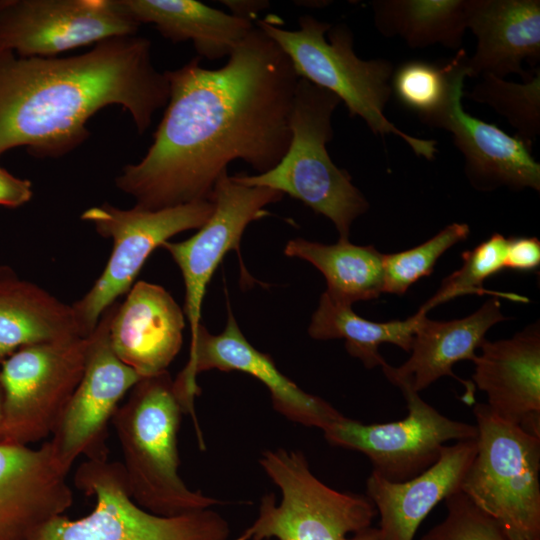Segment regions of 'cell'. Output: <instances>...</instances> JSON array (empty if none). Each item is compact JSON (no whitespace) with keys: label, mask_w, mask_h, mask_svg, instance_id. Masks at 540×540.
Returning <instances> with one entry per match:
<instances>
[{"label":"cell","mask_w":540,"mask_h":540,"mask_svg":"<svg viewBox=\"0 0 540 540\" xmlns=\"http://www.w3.org/2000/svg\"><path fill=\"white\" fill-rule=\"evenodd\" d=\"M48 442L39 449L0 442V540H26L73 502Z\"/></svg>","instance_id":"cell-16"},{"label":"cell","mask_w":540,"mask_h":540,"mask_svg":"<svg viewBox=\"0 0 540 540\" xmlns=\"http://www.w3.org/2000/svg\"><path fill=\"white\" fill-rule=\"evenodd\" d=\"M507 239L495 233L472 250L462 253L460 269L446 277L437 292L419 309L427 314L435 306L467 294H489L517 302H528L526 297L515 293L495 292L485 289L483 283L489 277L505 269Z\"/></svg>","instance_id":"cell-30"},{"label":"cell","mask_w":540,"mask_h":540,"mask_svg":"<svg viewBox=\"0 0 540 540\" xmlns=\"http://www.w3.org/2000/svg\"><path fill=\"white\" fill-rule=\"evenodd\" d=\"M139 26L118 0H0V50L22 57H56Z\"/></svg>","instance_id":"cell-13"},{"label":"cell","mask_w":540,"mask_h":540,"mask_svg":"<svg viewBox=\"0 0 540 540\" xmlns=\"http://www.w3.org/2000/svg\"><path fill=\"white\" fill-rule=\"evenodd\" d=\"M297 30L283 29L268 15L257 27L287 55L299 78L335 94L351 117H360L375 135H395L416 156L433 160L437 142L409 135L390 122L384 109L389 101L394 65L387 59L363 60L353 49V34L345 24L332 26L313 16L298 19Z\"/></svg>","instance_id":"cell-4"},{"label":"cell","mask_w":540,"mask_h":540,"mask_svg":"<svg viewBox=\"0 0 540 540\" xmlns=\"http://www.w3.org/2000/svg\"><path fill=\"white\" fill-rule=\"evenodd\" d=\"M88 337L22 347L2 362V441L28 445L52 434L79 384Z\"/></svg>","instance_id":"cell-10"},{"label":"cell","mask_w":540,"mask_h":540,"mask_svg":"<svg viewBox=\"0 0 540 540\" xmlns=\"http://www.w3.org/2000/svg\"><path fill=\"white\" fill-rule=\"evenodd\" d=\"M165 74L169 99L153 142L115 179L136 206L158 210L210 200L232 161L262 174L285 155L299 77L260 28L218 69L202 67L199 57Z\"/></svg>","instance_id":"cell-1"},{"label":"cell","mask_w":540,"mask_h":540,"mask_svg":"<svg viewBox=\"0 0 540 540\" xmlns=\"http://www.w3.org/2000/svg\"><path fill=\"white\" fill-rule=\"evenodd\" d=\"M168 99L167 76L144 37L110 38L69 57L0 50V156L19 146L36 157L64 156L87 140L88 120L110 105L128 111L143 134Z\"/></svg>","instance_id":"cell-2"},{"label":"cell","mask_w":540,"mask_h":540,"mask_svg":"<svg viewBox=\"0 0 540 540\" xmlns=\"http://www.w3.org/2000/svg\"><path fill=\"white\" fill-rule=\"evenodd\" d=\"M469 232L467 224L452 223L412 249L383 254V293L404 294L420 278L430 275L440 256L465 240Z\"/></svg>","instance_id":"cell-31"},{"label":"cell","mask_w":540,"mask_h":540,"mask_svg":"<svg viewBox=\"0 0 540 540\" xmlns=\"http://www.w3.org/2000/svg\"><path fill=\"white\" fill-rule=\"evenodd\" d=\"M231 14L252 21L257 14L269 6L267 1H222Z\"/></svg>","instance_id":"cell-35"},{"label":"cell","mask_w":540,"mask_h":540,"mask_svg":"<svg viewBox=\"0 0 540 540\" xmlns=\"http://www.w3.org/2000/svg\"><path fill=\"white\" fill-rule=\"evenodd\" d=\"M540 264V242L536 237L507 239L505 269L532 271Z\"/></svg>","instance_id":"cell-33"},{"label":"cell","mask_w":540,"mask_h":540,"mask_svg":"<svg viewBox=\"0 0 540 540\" xmlns=\"http://www.w3.org/2000/svg\"><path fill=\"white\" fill-rule=\"evenodd\" d=\"M77 337L71 305L0 268V363L22 347Z\"/></svg>","instance_id":"cell-24"},{"label":"cell","mask_w":540,"mask_h":540,"mask_svg":"<svg viewBox=\"0 0 540 540\" xmlns=\"http://www.w3.org/2000/svg\"><path fill=\"white\" fill-rule=\"evenodd\" d=\"M445 501L444 519L420 540H511L499 524L458 491Z\"/></svg>","instance_id":"cell-32"},{"label":"cell","mask_w":540,"mask_h":540,"mask_svg":"<svg viewBox=\"0 0 540 540\" xmlns=\"http://www.w3.org/2000/svg\"><path fill=\"white\" fill-rule=\"evenodd\" d=\"M260 464L280 488L262 497L256 520L234 540H344L371 526L376 509L367 496L337 491L310 470L301 451H265Z\"/></svg>","instance_id":"cell-8"},{"label":"cell","mask_w":540,"mask_h":540,"mask_svg":"<svg viewBox=\"0 0 540 540\" xmlns=\"http://www.w3.org/2000/svg\"><path fill=\"white\" fill-rule=\"evenodd\" d=\"M467 29L476 37L466 61L468 77L532 76L523 62L534 67L540 61L539 0H468Z\"/></svg>","instance_id":"cell-21"},{"label":"cell","mask_w":540,"mask_h":540,"mask_svg":"<svg viewBox=\"0 0 540 540\" xmlns=\"http://www.w3.org/2000/svg\"><path fill=\"white\" fill-rule=\"evenodd\" d=\"M182 413L166 370L141 378L112 417L129 493L140 507L159 516H179L221 504L190 490L178 474Z\"/></svg>","instance_id":"cell-3"},{"label":"cell","mask_w":540,"mask_h":540,"mask_svg":"<svg viewBox=\"0 0 540 540\" xmlns=\"http://www.w3.org/2000/svg\"><path fill=\"white\" fill-rule=\"evenodd\" d=\"M74 483L95 497L94 509L78 519L58 515L26 540H230L228 522L211 509L165 517L140 507L120 462L86 460Z\"/></svg>","instance_id":"cell-7"},{"label":"cell","mask_w":540,"mask_h":540,"mask_svg":"<svg viewBox=\"0 0 540 540\" xmlns=\"http://www.w3.org/2000/svg\"><path fill=\"white\" fill-rule=\"evenodd\" d=\"M467 58L468 54L461 48L442 64L418 59L405 61L394 69L391 92L403 107L430 126L456 90L464 86L468 77Z\"/></svg>","instance_id":"cell-28"},{"label":"cell","mask_w":540,"mask_h":540,"mask_svg":"<svg viewBox=\"0 0 540 540\" xmlns=\"http://www.w3.org/2000/svg\"><path fill=\"white\" fill-rule=\"evenodd\" d=\"M344 540H381L378 528L369 526L353 534L352 537H346Z\"/></svg>","instance_id":"cell-36"},{"label":"cell","mask_w":540,"mask_h":540,"mask_svg":"<svg viewBox=\"0 0 540 540\" xmlns=\"http://www.w3.org/2000/svg\"><path fill=\"white\" fill-rule=\"evenodd\" d=\"M505 319L498 297H492L462 319L434 321L424 315L415 330L410 358L401 366L385 363L381 368L392 384L417 393L439 378L451 376L466 387L463 400L473 404L474 384L458 378L452 367L462 360L473 361L486 332Z\"/></svg>","instance_id":"cell-22"},{"label":"cell","mask_w":540,"mask_h":540,"mask_svg":"<svg viewBox=\"0 0 540 540\" xmlns=\"http://www.w3.org/2000/svg\"><path fill=\"white\" fill-rule=\"evenodd\" d=\"M401 391L408 410L402 420L364 424L342 415L323 429L331 445L365 454L373 472L391 482L425 471L438 460L446 442L476 439L478 434L476 425L444 416L419 393Z\"/></svg>","instance_id":"cell-11"},{"label":"cell","mask_w":540,"mask_h":540,"mask_svg":"<svg viewBox=\"0 0 540 540\" xmlns=\"http://www.w3.org/2000/svg\"><path fill=\"white\" fill-rule=\"evenodd\" d=\"M136 22L153 24L173 43L192 41L200 57L229 56L255 27L252 21L195 0H118Z\"/></svg>","instance_id":"cell-23"},{"label":"cell","mask_w":540,"mask_h":540,"mask_svg":"<svg viewBox=\"0 0 540 540\" xmlns=\"http://www.w3.org/2000/svg\"><path fill=\"white\" fill-rule=\"evenodd\" d=\"M284 254L314 265L325 277V293L333 300L351 305L383 293V254L373 246L348 240L326 245L302 238L287 242Z\"/></svg>","instance_id":"cell-25"},{"label":"cell","mask_w":540,"mask_h":540,"mask_svg":"<svg viewBox=\"0 0 540 540\" xmlns=\"http://www.w3.org/2000/svg\"><path fill=\"white\" fill-rule=\"evenodd\" d=\"M32 183L18 178L0 166V205L16 208L32 198Z\"/></svg>","instance_id":"cell-34"},{"label":"cell","mask_w":540,"mask_h":540,"mask_svg":"<svg viewBox=\"0 0 540 540\" xmlns=\"http://www.w3.org/2000/svg\"><path fill=\"white\" fill-rule=\"evenodd\" d=\"M340 99L299 78L290 117L289 147L269 171L233 178L247 186L267 187L302 201L332 221L340 238L348 240L353 221L369 203L346 170L331 160L327 143L333 138L332 115Z\"/></svg>","instance_id":"cell-5"},{"label":"cell","mask_w":540,"mask_h":540,"mask_svg":"<svg viewBox=\"0 0 540 540\" xmlns=\"http://www.w3.org/2000/svg\"><path fill=\"white\" fill-rule=\"evenodd\" d=\"M468 0H377L372 2L376 29L399 37L411 48L442 45L461 49L467 30Z\"/></svg>","instance_id":"cell-26"},{"label":"cell","mask_w":540,"mask_h":540,"mask_svg":"<svg viewBox=\"0 0 540 540\" xmlns=\"http://www.w3.org/2000/svg\"><path fill=\"white\" fill-rule=\"evenodd\" d=\"M463 96L464 86L456 90L430 127L452 134L471 184L479 190L507 186L539 191L540 164L532 156L531 147L495 124L468 114L462 107Z\"/></svg>","instance_id":"cell-19"},{"label":"cell","mask_w":540,"mask_h":540,"mask_svg":"<svg viewBox=\"0 0 540 540\" xmlns=\"http://www.w3.org/2000/svg\"><path fill=\"white\" fill-rule=\"evenodd\" d=\"M477 451L460 487L511 540H540V438L473 407Z\"/></svg>","instance_id":"cell-6"},{"label":"cell","mask_w":540,"mask_h":540,"mask_svg":"<svg viewBox=\"0 0 540 540\" xmlns=\"http://www.w3.org/2000/svg\"><path fill=\"white\" fill-rule=\"evenodd\" d=\"M213 209L211 200H199L158 210L136 205L120 209L109 203L85 210L81 219L93 224L102 237L111 238L113 248L94 285L71 305L80 336L88 337L102 314L128 293L154 249L180 232L202 227Z\"/></svg>","instance_id":"cell-9"},{"label":"cell","mask_w":540,"mask_h":540,"mask_svg":"<svg viewBox=\"0 0 540 540\" xmlns=\"http://www.w3.org/2000/svg\"><path fill=\"white\" fill-rule=\"evenodd\" d=\"M476 451V439L445 445L433 465L402 482L388 481L372 471L366 491L380 516L381 540H414L433 508L460 491Z\"/></svg>","instance_id":"cell-20"},{"label":"cell","mask_w":540,"mask_h":540,"mask_svg":"<svg viewBox=\"0 0 540 540\" xmlns=\"http://www.w3.org/2000/svg\"><path fill=\"white\" fill-rule=\"evenodd\" d=\"M277 190L247 186L224 173L215 183L211 198L213 213L198 232L181 242H165L166 249L180 268L185 283L186 314L192 342L201 325V305L207 286L222 259L230 250L239 252L246 227L268 215L265 207L280 201Z\"/></svg>","instance_id":"cell-15"},{"label":"cell","mask_w":540,"mask_h":540,"mask_svg":"<svg viewBox=\"0 0 540 540\" xmlns=\"http://www.w3.org/2000/svg\"><path fill=\"white\" fill-rule=\"evenodd\" d=\"M184 311L163 287L138 281L116 303L109 337L116 356L141 378L166 371L181 349Z\"/></svg>","instance_id":"cell-17"},{"label":"cell","mask_w":540,"mask_h":540,"mask_svg":"<svg viewBox=\"0 0 540 540\" xmlns=\"http://www.w3.org/2000/svg\"><path fill=\"white\" fill-rule=\"evenodd\" d=\"M424 315L426 313L419 310L405 320L374 322L358 316L351 305L337 302L324 292L312 315L308 333L317 340L344 339L348 353L360 359L365 367H382L386 361L378 352L379 346L390 343L409 352Z\"/></svg>","instance_id":"cell-27"},{"label":"cell","mask_w":540,"mask_h":540,"mask_svg":"<svg viewBox=\"0 0 540 540\" xmlns=\"http://www.w3.org/2000/svg\"><path fill=\"white\" fill-rule=\"evenodd\" d=\"M477 103L488 105L516 130L514 135L532 147L540 134V68L532 76L516 83L493 75L480 77L467 94Z\"/></svg>","instance_id":"cell-29"},{"label":"cell","mask_w":540,"mask_h":540,"mask_svg":"<svg viewBox=\"0 0 540 540\" xmlns=\"http://www.w3.org/2000/svg\"><path fill=\"white\" fill-rule=\"evenodd\" d=\"M210 369L240 371L255 377L269 390L274 408L293 422L323 430L342 416L324 399L299 388L278 370L270 355L253 347L230 308L221 333L213 335L202 324L199 326L190 342L188 361L173 380L184 413L194 414V399L200 393L197 375Z\"/></svg>","instance_id":"cell-14"},{"label":"cell","mask_w":540,"mask_h":540,"mask_svg":"<svg viewBox=\"0 0 540 540\" xmlns=\"http://www.w3.org/2000/svg\"><path fill=\"white\" fill-rule=\"evenodd\" d=\"M3 434V390L0 382V442Z\"/></svg>","instance_id":"cell-37"},{"label":"cell","mask_w":540,"mask_h":540,"mask_svg":"<svg viewBox=\"0 0 540 540\" xmlns=\"http://www.w3.org/2000/svg\"><path fill=\"white\" fill-rule=\"evenodd\" d=\"M473 362L474 386L500 419L540 438V331L530 325L511 339L483 340Z\"/></svg>","instance_id":"cell-18"},{"label":"cell","mask_w":540,"mask_h":540,"mask_svg":"<svg viewBox=\"0 0 540 540\" xmlns=\"http://www.w3.org/2000/svg\"><path fill=\"white\" fill-rule=\"evenodd\" d=\"M115 306L102 314L88 336L82 378L48 441L54 459L67 474L81 455L87 460L108 459V422L122 397L141 379L112 349L109 326Z\"/></svg>","instance_id":"cell-12"}]
</instances>
